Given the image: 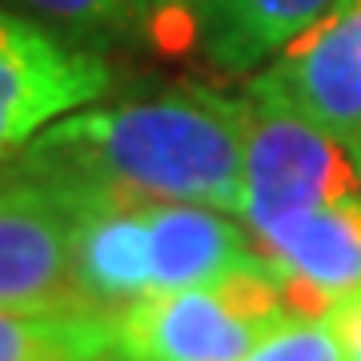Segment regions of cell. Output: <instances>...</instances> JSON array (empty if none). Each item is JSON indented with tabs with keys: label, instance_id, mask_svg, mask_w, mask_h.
Masks as SVG:
<instances>
[{
	"label": "cell",
	"instance_id": "obj_7",
	"mask_svg": "<svg viewBox=\"0 0 361 361\" xmlns=\"http://www.w3.org/2000/svg\"><path fill=\"white\" fill-rule=\"evenodd\" d=\"M253 253L281 285L289 313L329 317L337 301L361 289V193L297 217Z\"/></svg>",
	"mask_w": 361,
	"mask_h": 361
},
{
	"label": "cell",
	"instance_id": "obj_1",
	"mask_svg": "<svg viewBox=\"0 0 361 361\" xmlns=\"http://www.w3.org/2000/svg\"><path fill=\"white\" fill-rule=\"evenodd\" d=\"M73 205H209L241 213L245 104L205 85L68 113L13 157Z\"/></svg>",
	"mask_w": 361,
	"mask_h": 361
},
{
	"label": "cell",
	"instance_id": "obj_5",
	"mask_svg": "<svg viewBox=\"0 0 361 361\" xmlns=\"http://www.w3.org/2000/svg\"><path fill=\"white\" fill-rule=\"evenodd\" d=\"M0 310H77L73 201L16 161L0 169Z\"/></svg>",
	"mask_w": 361,
	"mask_h": 361
},
{
	"label": "cell",
	"instance_id": "obj_12",
	"mask_svg": "<svg viewBox=\"0 0 361 361\" xmlns=\"http://www.w3.org/2000/svg\"><path fill=\"white\" fill-rule=\"evenodd\" d=\"M20 8L80 44H116L141 37L153 4L149 0H13Z\"/></svg>",
	"mask_w": 361,
	"mask_h": 361
},
{
	"label": "cell",
	"instance_id": "obj_13",
	"mask_svg": "<svg viewBox=\"0 0 361 361\" xmlns=\"http://www.w3.org/2000/svg\"><path fill=\"white\" fill-rule=\"evenodd\" d=\"M245 361H345L329 317H297L289 313L277 322L257 345L245 353Z\"/></svg>",
	"mask_w": 361,
	"mask_h": 361
},
{
	"label": "cell",
	"instance_id": "obj_10",
	"mask_svg": "<svg viewBox=\"0 0 361 361\" xmlns=\"http://www.w3.org/2000/svg\"><path fill=\"white\" fill-rule=\"evenodd\" d=\"M201 49L225 73H249L310 28L334 0H193Z\"/></svg>",
	"mask_w": 361,
	"mask_h": 361
},
{
	"label": "cell",
	"instance_id": "obj_2",
	"mask_svg": "<svg viewBox=\"0 0 361 361\" xmlns=\"http://www.w3.org/2000/svg\"><path fill=\"white\" fill-rule=\"evenodd\" d=\"M245 197L241 221L261 245L313 209L361 193V161L293 104L245 85Z\"/></svg>",
	"mask_w": 361,
	"mask_h": 361
},
{
	"label": "cell",
	"instance_id": "obj_8",
	"mask_svg": "<svg viewBox=\"0 0 361 361\" xmlns=\"http://www.w3.org/2000/svg\"><path fill=\"white\" fill-rule=\"evenodd\" d=\"M149 205L85 201L73 205V289L77 310L116 317L153 297L149 257Z\"/></svg>",
	"mask_w": 361,
	"mask_h": 361
},
{
	"label": "cell",
	"instance_id": "obj_15",
	"mask_svg": "<svg viewBox=\"0 0 361 361\" xmlns=\"http://www.w3.org/2000/svg\"><path fill=\"white\" fill-rule=\"evenodd\" d=\"M149 4H153V13H165V8H180L185 0H149Z\"/></svg>",
	"mask_w": 361,
	"mask_h": 361
},
{
	"label": "cell",
	"instance_id": "obj_14",
	"mask_svg": "<svg viewBox=\"0 0 361 361\" xmlns=\"http://www.w3.org/2000/svg\"><path fill=\"white\" fill-rule=\"evenodd\" d=\"M329 325H334L337 341H341L345 361H361V289L329 310Z\"/></svg>",
	"mask_w": 361,
	"mask_h": 361
},
{
	"label": "cell",
	"instance_id": "obj_11",
	"mask_svg": "<svg viewBox=\"0 0 361 361\" xmlns=\"http://www.w3.org/2000/svg\"><path fill=\"white\" fill-rule=\"evenodd\" d=\"M116 349L113 317L89 310H0V361H92Z\"/></svg>",
	"mask_w": 361,
	"mask_h": 361
},
{
	"label": "cell",
	"instance_id": "obj_4",
	"mask_svg": "<svg viewBox=\"0 0 361 361\" xmlns=\"http://www.w3.org/2000/svg\"><path fill=\"white\" fill-rule=\"evenodd\" d=\"M249 85L293 104L361 161V0H334Z\"/></svg>",
	"mask_w": 361,
	"mask_h": 361
},
{
	"label": "cell",
	"instance_id": "obj_6",
	"mask_svg": "<svg viewBox=\"0 0 361 361\" xmlns=\"http://www.w3.org/2000/svg\"><path fill=\"white\" fill-rule=\"evenodd\" d=\"M269 329L249 322L213 285L153 293L113 317L116 349L129 361H245Z\"/></svg>",
	"mask_w": 361,
	"mask_h": 361
},
{
	"label": "cell",
	"instance_id": "obj_16",
	"mask_svg": "<svg viewBox=\"0 0 361 361\" xmlns=\"http://www.w3.org/2000/svg\"><path fill=\"white\" fill-rule=\"evenodd\" d=\"M92 361H129L121 349H109V353H101V357H92Z\"/></svg>",
	"mask_w": 361,
	"mask_h": 361
},
{
	"label": "cell",
	"instance_id": "obj_3",
	"mask_svg": "<svg viewBox=\"0 0 361 361\" xmlns=\"http://www.w3.org/2000/svg\"><path fill=\"white\" fill-rule=\"evenodd\" d=\"M109 89L113 65L97 49L73 44L44 20L0 8V161Z\"/></svg>",
	"mask_w": 361,
	"mask_h": 361
},
{
	"label": "cell",
	"instance_id": "obj_9",
	"mask_svg": "<svg viewBox=\"0 0 361 361\" xmlns=\"http://www.w3.org/2000/svg\"><path fill=\"white\" fill-rule=\"evenodd\" d=\"M145 221H149L153 293L185 289V285H213L225 273L257 261L249 229L237 225L225 209L153 201L145 209Z\"/></svg>",
	"mask_w": 361,
	"mask_h": 361
}]
</instances>
